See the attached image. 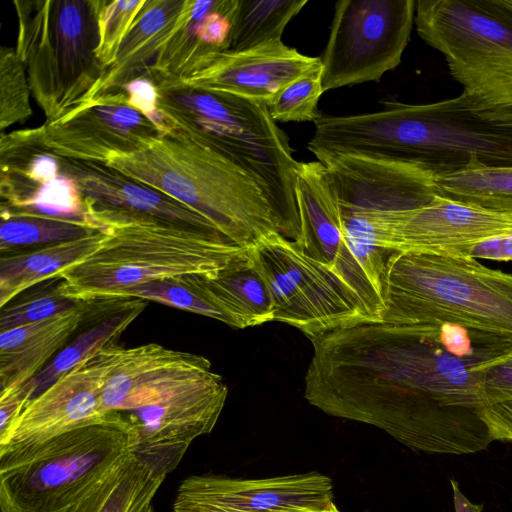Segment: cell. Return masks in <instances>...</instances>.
<instances>
[{"mask_svg":"<svg viewBox=\"0 0 512 512\" xmlns=\"http://www.w3.org/2000/svg\"><path fill=\"white\" fill-rule=\"evenodd\" d=\"M310 340L304 397L325 414L375 426L419 452L470 454L494 441L479 370L511 350L512 338L382 321Z\"/></svg>","mask_w":512,"mask_h":512,"instance_id":"cell-1","label":"cell"},{"mask_svg":"<svg viewBox=\"0 0 512 512\" xmlns=\"http://www.w3.org/2000/svg\"><path fill=\"white\" fill-rule=\"evenodd\" d=\"M168 120L165 134L105 164L188 206L240 247L251 249L271 234L284 235L256 179Z\"/></svg>","mask_w":512,"mask_h":512,"instance_id":"cell-2","label":"cell"},{"mask_svg":"<svg viewBox=\"0 0 512 512\" xmlns=\"http://www.w3.org/2000/svg\"><path fill=\"white\" fill-rule=\"evenodd\" d=\"M104 229L98 248L60 272V292L81 302L116 300L125 289L180 275L213 277L250 260V249L219 233L154 220L91 213Z\"/></svg>","mask_w":512,"mask_h":512,"instance_id":"cell-3","label":"cell"},{"mask_svg":"<svg viewBox=\"0 0 512 512\" xmlns=\"http://www.w3.org/2000/svg\"><path fill=\"white\" fill-rule=\"evenodd\" d=\"M158 108L171 122L248 172L269 196L284 236L297 240L299 216L295 169L287 134L265 104L180 84L171 76L154 79Z\"/></svg>","mask_w":512,"mask_h":512,"instance_id":"cell-4","label":"cell"},{"mask_svg":"<svg viewBox=\"0 0 512 512\" xmlns=\"http://www.w3.org/2000/svg\"><path fill=\"white\" fill-rule=\"evenodd\" d=\"M382 287L383 322L442 323L512 338V274L475 258L391 253Z\"/></svg>","mask_w":512,"mask_h":512,"instance_id":"cell-5","label":"cell"},{"mask_svg":"<svg viewBox=\"0 0 512 512\" xmlns=\"http://www.w3.org/2000/svg\"><path fill=\"white\" fill-rule=\"evenodd\" d=\"M16 53L46 123L89 104L105 69L97 58V0H15Z\"/></svg>","mask_w":512,"mask_h":512,"instance_id":"cell-6","label":"cell"},{"mask_svg":"<svg viewBox=\"0 0 512 512\" xmlns=\"http://www.w3.org/2000/svg\"><path fill=\"white\" fill-rule=\"evenodd\" d=\"M132 448L126 417L96 423L0 455L1 512H64L92 490Z\"/></svg>","mask_w":512,"mask_h":512,"instance_id":"cell-7","label":"cell"},{"mask_svg":"<svg viewBox=\"0 0 512 512\" xmlns=\"http://www.w3.org/2000/svg\"><path fill=\"white\" fill-rule=\"evenodd\" d=\"M393 137L403 160L435 173L512 167V106L466 92L433 103H405Z\"/></svg>","mask_w":512,"mask_h":512,"instance_id":"cell-8","label":"cell"},{"mask_svg":"<svg viewBox=\"0 0 512 512\" xmlns=\"http://www.w3.org/2000/svg\"><path fill=\"white\" fill-rule=\"evenodd\" d=\"M414 23L464 92L512 98V16L494 0H418Z\"/></svg>","mask_w":512,"mask_h":512,"instance_id":"cell-9","label":"cell"},{"mask_svg":"<svg viewBox=\"0 0 512 512\" xmlns=\"http://www.w3.org/2000/svg\"><path fill=\"white\" fill-rule=\"evenodd\" d=\"M250 257L270 290L274 321L299 329L309 339L375 322L338 274L304 253L296 241L271 234L250 249Z\"/></svg>","mask_w":512,"mask_h":512,"instance_id":"cell-10","label":"cell"},{"mask_svg":"<svg viewBox=\"0 0 512 512\" xmlns=\"http://www.w3.org/2000/svg\"><path fill=\"white\" fill-rule=\"evenodd\" d=\"M227 395L211 362L175 377L147 405L121 413L132 427V454L166 478L191 443L214 429Z\"/></svg>","mask_w":512,"mask_h":512,"instance_id":"cell-11","label":"cell"},{"mask_svg":"<svg viewBox=\"0 0 512 512\" xmlns=\"http://www.w3.org/2000/svg\"><path fill=\"white\" fill-rule=\"evenodd\" d=\"M415 0H339L322 54L324 92L379 82L402 60L415 18Z\"/></svg>","mask_w":512,"mask_h":512,"instance_id":"cell-12","label":"cell"},{"mask_svg":"<svg viewBox=\"0 0 512 512\" xmlns=\"http://www.w3.org/2000/svg\"><path fill=\"white\" fill-rule=\"evenodd\" d=\"M341 209L361 214L374 231L377 247L388 253L469 256L479 243L512 235V217L441 196L403 211Z\"/></svg>","mask_w":512,"mask_h":512,"instance_id":"cell-13","label":"cell"},{"mask_svg":"<svg viewBox=\"0 0 512 512\" xmlns=\"http://www.w3.org/2000/svg\"><path fill=\"white\" fill-rule=\"evenodd\" d=\"M334 504L333 482L319 472L244 479L202 474L178 486L173 512H324Z\"/></svg>","mask_w":512,"mask_h":512,"instance_id":"cell-14","label":"cell"},{"mask_svg":"<svg viewBox=\"0 0 512 512\" xmlns=\"http://www.w3.org/2000/svg\"><path fill=\"white\" fill-rule=\"evenodd\" d=\"M294 193L300 225L294 241L304 253L329 265L374 321L381 322L383 299L348 246L340 203L326 167L318 160L299 162Z\"/></svg>","mask_w":512,"mask_h":512,"instance_id":"cell-15","label":"cell"},{"mask_svg":"<svg viewBox=\"0 0 512 512\" xmlns=\"http://www.w3.org/2000/svg\"><path fill=\"white\" fill-rule=\"evenodd\" d=\"M321 68L320 57L304 55L282 41H274L203 56L171 77L187 87L269 106L290 82Z\"/></svg>","mask_w":512,"mask_h":512,"instance_id":"cell-16","label":"cell"},{"mask_svg":"<svg viewBox=\"0 0 512 512\" xmlns=\"http://www.w3.org/2000/svg\"><path fill=\"white\" fill-rule=\"evenodd\" d=\"M42 146L67 159L106 163L160 136L143 114L124 104L119 93L102 95L62 119L39 126Z\"/></svg>","mask_w":512,"mask_h":512,"instance_id":"cell-17","label":"cell"},{"mask_svg":"<svg viewBox=\"0 0 512 512\" xmlns=\"http://www.w3.org/2000/svg\"><path fill=\"white\" fill-rule=\"evenodd\" d=\"M106 369L103 348L29 400L7 437L0 442V455L106 418L110 412L105 413L101 407Z\"/></svg>","mask_w":512,"mask_h":512,"instance_id":"cell-18","label":"cell"},{"mask_svg":"<svg viewBox=\"0 0 512 512\" xmlns=\"http://www.w3.org/2000/svg\"><path fill=\"white\" fill-rule=\"evenodd\" d=\"M321 163L342 208L403 211L440 197L436 173L422 164L355 154L334 156Z\"/></svg>","mask_w":512,"mask_h":512,"instance_id":"cell-19","label":"cell"},{"mask_svg":"<svg viewBox=\"0 0 512 512\" xmlns=\"http://www.w3.org/2000/svg\"><path fill=\"white\" fill-rule=\"evenodd\" d=\"M58 160L61 173L73 179L80 191L88 216L101 213L154 220L221 234L188 206L105 163L62 157Z\"/></svg>","mask_w":512,"mask_h":512,"instance_id":"cell-20","label":"cell"},{"mask_svg":"<svg viewBox=\"0 0 512 512\" xmlns=\"http://www.w3.org/2000/svg\"><path fill=\"white\" fill-rule=\"evenodd\" d=\"M104 352L107 369L101 407L105 413H127L147 405L168 381L208 361L157 343L124 348L113 342Z\"/></svg>","mask_w":512,"mask_h":512,"instance_id":"cell-21","label":"cell"},{"mask_svg":"<svg viewBox=\"0 0 512 512\" xmlns=\"http://www.w3.org/2000/svg\"><path fill=\"white\" fill-rule=\"evenodd\" d=\"M95 302L0 334V391L35 377L83 324Z\"/></svg>","mask_w":512,"mask_h":512,"instance_id":"cell-22","label":"cell"},{"mask_svg":"<svg viewBox=\"0 0 512 512\" xmlns=\"http://www.w3.org/2000/svg\"><path fill=\"white\" fill-rule=\"evenodd\" d=\"M237 0H189L180 24L157 55L151 71L177 76L195 60L230 48Z\"/></svg>","mask_w":512,"mask_h":512,"instance_id":"cell-23","label":"cell"},{"mask_svg":"<svg viewBox=\"0 0 512 512\" xmlns=\"http://www.w3.org/2000/svg\"><path fill=\"white\" fill-rule=\"evenodd\" d=\"M185 3L186 0H146L92 101L132 79L148 76L157 55L176 32Z\"/></svg>","mask_w":512,"mask_h":512,"instance_id":"cell-24","label":"cell"},{"mask_svg":"<svg viewBox=\"0 0 512 512\" xmlns=\"http://www.w3.org/2000/svg\"><path fill=\"white\" fill-rule=\"evenodd\" d=\"M146 301L137 298L103 300L92 324L64 346L31 382V399L37 397L82 361L98 354L143 312Z\"/></svg>","mask_w":512,"mask_h":512,"instance_id":"cell-25","label":"cell"},{"mask_svg":"<svg viewBox=\"0 0 512 512\" xmlns=\"http://www.w3.org/2000/svg\"><path fill=\"white\" fill-rule=\"evenodd\" d=\"M104 229L75 240L0 257V308L29 288L57 275L91 255L104 238Z\"/></svg>","mask_w":512,"mask_h":512,"instance_id":"cell-26","label":"cell"},{"mask_svg":"<svg viewBox=\"0 0 512 512\" xmlns=\"http://www.w3.org/2000/svg\"><path fill=\"white\" fill-rule=\"evenodd\" d=\"M164 480L130 454L64 512H144Z\"/></svg>","mask_w":512,"mask_h":512,"instance_id":"cell-27","label":"cell"},{"mask_svg":"<svg viewBox=\"0 0 512 512\" xmlns=\"http://www.w3.org/2000/svg\"><path fill=\"white\" fill-rule=\"evenodd\" d=\"M137 298L196 313L237 328L210 283V276L188 274L159 279L123 290L117 299Z\"/></svg>","mask_w":512,"mask_h":512,"instance_id":"cell-28","label":"cell"},{"mask_svg":"<svg viewBox=\"0 0 512 512\" xmlns=\"http://www.w3.org/2000/svg\"><path fill=\"white\" fill-rule=\"evenodd\" d=\"M210 283L237 328L274 321L273 300L264 278L250 260L210 277Z\"/></svg>","mask_w":512,"mask_h":512,"instance_id":"cell-29","label":"cell"},{"mask_svg":"<svg viewBox=\"0 0 512 512\" xmlns=\"http://www.w3.org/2000/svg\"><path fill=\"white\" fill-rule=\"evenodd\" d=\"M435 181L441 197L512 217V167L468 166Z\"/></svg>","mask_w":512,"mask_h":512,"instance_id":"cell-30","label":"cell"},{"mask_svg":"<svg viewBox=\"0 0 512 512\" xmlns=\"http://www.w3.org/2000/svg\"><path fill=\"white\" fill-rule=\"evenodd\" d=\"M1 256L75 240L99 232L92 222L14 212L1 206Z\"/></svg>","mask_w":512,"mask_h":512,"instance_id":"cell-31","label":"cell"},{"mask_svg":"<svg viewBox=\"0 0 512 512\" xmlns=\"http://www.w3.org/2000/svg\"><path fill=\"white\" fill-rule=\"evenodd\" d=\"M307 0H237L231 32V51L282 41L287 24Z\"/></svg>","mask_w":512,"mask_h":512,"instance_id":"cell-32","label":"cell"},{"mask_svg":"<svg viewBox=\"0 0 512 512\" xmlns=\"http://www.w3.org/2000/svg\"><path fill=\"white\" fill-rule=\"evenodd\" d=\"M1 206L14 212L94 223L75 182L63 173L45 184H33L23 197Z\"/></svg>","mask_w":512,"mask_h":512,"instance_id":"cell-33","label":"cell"},{"mask_svg":"<svg viewBox=\"0 0 512 512\" xmlns=\"http://www.w3.org/2000/svg\"><path fill=\"white\" fill-rule=\"evenodd\" d=\"M59 277L39 283L0 310V333L43 321L80 306L83 302L65 297Z\"/></svg>","mask_w":512,"mask_h":512,"instance_id":"cell-34","label":"cell"},{"mask_svg":"<svg viewBox=\"0 0 512 512\" xmlns=\"http://www.w3.org/2000/svg\"><path fill=\"white\" fill-rule=\"evenodd\" d=\"M30 86L24 65L16 50L0 49V128L28 119L32 115Z\"/></svg>","mask_w":512,"mask_h":512,"instance_id":"cell-35","label":"cell"},{"mask_svg":"<svg viewBox=\"0 0 512 512\" xmlns=\"http://www.w3.org/2000/svg\"><path fill=\"white\" fill-rule=\"evenodd\" d=\"M324 93L322 68L303 75L286 85L268 106L277 122H315L321 113L318 102Z\"/></svg>","mask_w":512,"mask_h":512,"instance_id":"cell-36","label":"cell"},{"mask_svg":"<svg viewBox=\"0 0 512 512\" xmlns=\"http://www.w3.org/2000/svg\"><path fill=\"white\" fill-rule=\"evenodd\" d=\"M146 0H97V58L105 72L115 63L120 45Z\"/></svg>","mask_w":512,"mask_h":512,"instance_id":"cell-37","label":"cell"},{"mask_svg":"<svg viewBox=\"0 0 512 512\" xmlns=\"http://www.w3.org/2000/svg\"><path fill=\"white\" fill-rule=\"evenodd\" d=\"M116 92L122 94L126 105L146 116L158 128L160 136L166 132L168 119L158 108L159 93L151 77L132 79L111 93Z\"/></svg>","mask_w":512,"mask_h":512,"instance_id":"cell-38","label":"cell"},{"mask_svg":"<svg viewBox=\"0 0 512 512\" xmlns=\"http://www.w3.org/2000/svg\"><path fill=\"white\" fill-rule=\"evenodd\" d=\"M479 375L486 404L512 400V349L483 363Z\"/></svg>","mask_w":512,"mask_h":512,"instance_id":"cell-39","label":"cell"},{"mask_svg":"<svg viewBox=\"0 0 512 512\" xmlns=\"http://www.w3.org/2000/svg\"><path fill=\"white\" fill-rule=\"evenodd\" d=\"M30 398V380L0 391V442L7 437Z\"/></svg>","mask_w":512,"mask_h":512,"instance_id":"cell-40","label":"cell"},{"mask_svg":"<svg viewBox=\"0 0 512 512\" xmlns=\"http://www.w3.org/2000/svg\"><path fill=\"white\" fill-rule=\"evenodd\" d=\"M484 413L494 440L512 442V400L486 404Z\"/></svg>","mask_w":512,"mask_h":512,"instance_id":"cell-41","label":"cell"},{"mask_svg":"<svg viewBox=\"0 0 512 512\" xmlns=\"http://www.w3.org/2000/svg\"><path fill=\"white\" fill-rule=\"evenodd\" d=\"M469 257L495 261H512V235L494 238L477 244Z\"/></svg>","mask_w":512,"mask_h":512,"instance_id":"cell-42","label":"cell"},{"mask_svg":"<svg viewBox=\"0 0 512 512\" xmlns=\"http://www.w3.org/2000/svg\"><path fill=\"white\" fill-rule=\"evenodd\" d=\"M455 512H482V504H472L460 491L456 480L451 479Z\"/></svg>","mask_w":512,"mask_h":512,"instance_id":"cell-43","label":"cell"},{"mask_svg":"<svg viewBox=\"0 0 512 512\" xmlns=\"http://www.w3.org/2000/svg\"><path fill=\"white\" fill-rule=\"evenodd\" d=\"M495 4L508 15L512 16V0H494Z\"/></svg>","mask_w":512,"mask_h":512,"instance_id":"cell-44","label":"cell"},{"mask_svg":"<svg viewBox=\"0 0 512 512\" xmlns=\"http://www.w3.org/2000/svg\"><path fill=\"white\" fill-rule=\"evenodd\" d=\"M324 512H341L338 507L335 505V503L326 511Z\"/></svg>","mask_w":512,"mask_h":512,"instance_id":"cell-45","label":"cell"},{"mask_svg":"<svg viewBox=\"0 0 512 512\" xmlns=\"http://www.w3.org/2000/svg\"><path fill=\"white\" fill-rule=\"evenodd\" d=\"M144 512H154L152 505H150Z\"/></svg>","mask_w":512,"mask_h":512,"instance_id":"cell-46","label":"cell"}]
</instances>
